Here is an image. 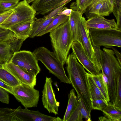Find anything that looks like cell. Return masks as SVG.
<instances>
[{"mask_svg": "<svg viewBox=\"0 0 121 121\" xmlns=\"http://www.w3.org/2000/svg\"><path fill=\"white\" fill-rule=\"evenodd\" d=\"M19 1V0H0V8L4 11L12 10Z\"/></svg>", "mask_w": 121, "mask_h": 121, "instance_id": "cell-31", "label": "cell"}, {"mask_svg": "<svg viewBox=\"0 0 121 121\" xmlns=\"http://www.w3.org/2000/svg\"><path fill=\"white\" fill-rule=\"evenodd\" d=\"M12 10L6 11L0 13V24L4 22L11 14Z\"/></svg>", "mask_w": 121, "mask_h": 121, "instance_id": "cell-36", "label": "cell"}, {"mask_svg": "<svg viewBox=\"0 0 121 121\" xmlns=\"http://www.w3.org/2000/svg\"><path fill=\"white\" fill-rule=\"evenodd\" d=\"M9 101V97L8 93L0 87V101L8 104Z\"/></svg>", "mask_w": 121, "mask_h": 121, "instance_id": "cell-34", "label": "cell"}, {"mask_svg": "<svg viewBox=\"0 0 121 121\" xmlns=\"http://www.w3.org/2000/svg\"><path fill=\"white\" fill-rule=\"evenodd\" d=\"M93 0H76L72 3L70 8L73 10L78 11L82 14L90 6Z\"/></svg>", "mask_w": 121, "mask_h": 121, "instance_id": "cell-27", "label": "cell"}, {"mask_svg": "<svg viewBox=\"0 0 121 121\" xmlns=\"http://www.w3.org/2000/svg\"><path fill=\"white\" fill-rule=\"evenodd\" d=\"M79 102L74 89H71L68 95V100L63 121H68L76 108Z\"/></svg>", "mask_w": 121, "mask_h": 121, "instance_id": "cell-22", "label": "cell"}, {"mask_svg": "<svg viewBox=\"0 0 121 121\" xmlns=\"http://www.w3.org/2000/svg\"><path fill=\"white\" fill-rule=\"evenodd\" d=\"M82 14L78 11L73 10L69 17V22L72 42L77 41L81 44L80 32V19Z\"/></svg>", "mask_w": 121, "mask_h": 121, "instance_id": "cell-17", "label": "cell"}, {"mask_svg": "<svg viewBox=\"0 0 121 121\" xmlns=\"http://www.w3.org/2000/svg\"><path fill=\"white\" fill-rule=\"evenodd\" d=\"M113 104L121 108V73L118 76L116 97Z\"/></svg>", "mask_w": 121, "mask_h": 121, "instance_id": "cell-33", "label": "cell"}, {"mask_svg": "<svg viewBox=\"0 0 121 121\" xmlns=\"http://www.w3.org/2000/svg\"><path fill=\"white\" fill-rule=\"evenodd\" d=\"M71 48L77 59L88 73L91 74H98L101 73V71L89 58L80 42L77 41L73 42Z\"/></svg>", "mask_w": 121, "mask_h": 121, "instance_id": "cell-12", "label": "cell"}, {"mask_svg": "<svg viewBox=\"0 0 121 121\" xmlns=\"http://www.w3.org/2000/svg\"><path fill=\"white\" fill-rule=\"evenodd\" d=\"M99 121H109L108 119L104 116H101L99 118Z\"/></svg>", "mask_w": 121, "mask_h": 121, "instance_id": "cell-41", "label": "cell"}, {"mask_svg": "<svg viewBox=\"0 0 121 121\" xmlns=\"http://www.w3.org/2000/svg\"><path fill=\"white\" fill-rule=\"evenodd\" d=\"M68 78L71 84L80 96L87 110L91 112L90 95L86 73L84 67L78 61L72 52L66 62Z\"/></svg>", "mask_w": 121, "mask_h": 121, "instance_id": "cell-1", "label": "cell"}, {"mask_svg": "<svg viewBox=\"0 0 121 121\" xmlns=\"http://www.w3.org/2000/svg\"><path fill=\"white\" fill-rule=\"evenodd\" d=\"M86 25L89 29L117 30L114 19H107L103 17L95 16L89 18L86 21Z\"/></svg>", "mask_w": 121, "mask_h": 121, "instance_id": "cell-15", "label": "cell"}, {"mask_svg": "<svg viewBox=\"0 0 121 121\" xmlns=\"http://www.w3.org/2000/svg\"><path fill=\"white\" fill-rule=\"evenodd\" d=\"M102 112L109 121H121V108L114 105L110 101Z\"/></svg>", "mask_w": 121, "mask_h": 121, "instance_id": "cell-21", "label": "cell"}, {"mask_svg": "<svg viewBox=\"0 0 121 121\" xmlns=\"http://www.w3.org/2000/svg\"><path fill=\"white\" fill-rule=\"evenodd\" d=\"M64 0H35L31 6L36 12L44 15L52 11L55 7Z\"/></svg>", "mask_w": 121, "mask_h": 121, "instance_id": "cell-16", "label": "cell"}, {"mask_svg": "<svg viewBox=\"0 0 121 121\" xmlns=\"http://www.w3.org/2000/svg\"><path fill=\"white\" fill-rule=\"evenodd\" d=\"M12 10L11 14L0 26L8 28L18 23L32 22L36 18V12L26 0L19 2Z\"/></svg>", "mask_w": 121, "mask_h": 121, "instance_id": "cell-5", "label": "cell"}, {"mask_svg": "<svg viewBox=\"0 0 121 121\" xmlns=\"http://www.w3.org/2000/svg\"><path fill=\"white\" fill-rule=\"evenodd\" d=\"M0 87L3 89L8 93L13 95V87L8 85L0 80Z\"/></svg>", "mask_w": 121, "mask_h": 121, "instance_id": "cell-38", "label": "cell"}, {"mask_svg": "<svg viewBox=\"0 0 121 121\" xmlns=\"http://www.w3.org/2000/svg\"><path fill=\"white\" fill-rule=\"evenodd\" d=\"M72 10V9H68L67 7L65 6L58 12L57 15H64L69 16Z\"/></svg>", "mask_w": 121, "mask_h": 121, "instance_id": "cell-37", "label": "cell"}, {"mask_svg": "<svg viewBox=\"0 0 121 121\" xmlns=\"http://www.w3.org/2000/svg\"><path fill=\"white\" fill-rule=\"evenodd\" d=\"M72 0H64L61 3L58 4V6H60L64 4L66 5Z\"/></svg>", "mask_w": 121, "mask_h": 121, "instance_id": "cell-40", "label": "cell"}, {"mask_svg": "<svg viewBox=\"0 0 121 121\" xmlns=\"http://www.w3.org/2000/svg\"><path fill=\"white\" fill-rule=\"evenodd\" d=\"M86 73L90 95V100L97 99H105L93 80L91 74L86 72Z\"/></svg>", "mask_w": 121, "mask_h": 121, "instance_id": "cell-25", "label": "cell"}, {"mask_svg": "<svg viewBox=\"0 0 121 121\" xmlns=\"http://www.w3.org/2000/svg\"><path fill=\"white\" fill-rule=\"evenodd\" d=\"M35 0H27V2L30 4L31 3H32Z\"/></svg>", "mask_w": 121, "mask_h": 121, "instance_id": "cell-43", "label": "cell"}, {"mask_svg": "<svg viewBox=\"0 0 121 121\" xmlns=\"http://www.w3.org/2000/svg\"><path fill=\"white\" fill-rule=\"evenodd\" d=\"M89 35L92 45L106 48L121 47V30H118L90 29Z\"/></svg>", "mask_w": 121, "mask_h": 121, "instance_id": "cell-4", "label": "cell"}, {"mask_svg": "<svg viewBox=\"0 0 121 121\" xmlns=\"http://www.w3.org/2000/svg\"><path fill=\"white\" fill-rule=\"evenodd\" d=\"M3 67L12 74L21 83L34 87L36 76L25 71L10 61L2 63Z\"/></svg>", "mask_w": 121, "mask_h": 121, "instance_id": "cell-11", "label": "cell"}, {"mask_svg": "<svg viewBox=\"0 0 121 121\" xmlns=\"http://www.w3.org/2000/svg\"><path fill=\"white\" fill-rule=\"evenodd\" d=\"M0 121H18L13 115L11 109L0 108Z\"/></svg>", "mask_w": 121, "mask_h": 121, "instance_id": "cell-29", "label": "cell"}, {"mask_svg": "<svg viewBox=\"0 0 121 121\" xmlns=\"http://www.w3.org/2000/svg\"><path fill=\"white\" fill-rule=\"evenodd\" d=\"M77 95L78 103L68 121H82L83 118L86 121H91V112L87 110L82 99L79 95Z\"/></svg>", "mask_w": 121, "mask_h": 121, "instance_id": "cell-19", "label": "cell"}, {"mask_svg": "<svg viewBox=\"0 0 121 121\" xmlns=\"http://www.w3.org/2000/svg\"><path fill=\"white\" fill-rule=\"evenodd\" d=\"M66 5L64 4L55 9L53 10L50 13L47 15H45L43 18L45 19H48L52 17H53L58 14V12L63 8L64 6H65Z\"/></svg>", "mask_w": 121, "mask_h": 121, "instance_id": "cell-35", "label": "cell"}, {"mask_svg": "<svg viewBox=\"0 0 121 121\" xmlns=\"http://www.w3.org/2000/svg\"><path fill=\"white\" fill-rule=\"evenodd\" d=\"M23 42L17 38L0 42V62L9 61L14 53L20 50Z\"/></svg>", "mask_w": 121, "mask_h": 121, "instance_id": "cell-13", "label": "cell"}, {"mask_svg": "<svg viewBox=\"0 0 121 121\" xmlns=\"http://www.w3.org/2000/svg\"><path fill=\"white\" fill-rule=\"evenodd\" d=\"M4 12V11L1 9L0 8V13H2L3 12Z\"/></svg>", "mask_w": 121, "mask_h": 121, "instance_id": "cell-44", "label": "cell"}, {"mask_svg": "<svg viewBox=\"0 0 121 121\" xmlns=\"http://www.w3.org/2000/svg\"><path fill=\"white\" fill-rule=\"evenodd\" d=\"M33 22L18 23L10 26L8 29L14 33L17 38L24 41L30 37Z\"/></svg>", "mask_w": 121, "mask_h": 121, "instance_id": "cell-18", "label": "cell"}, {"mask_svg": "<svg viewBox=\"0 0 121 121\" xmlns=\"http://www.w3.org/2000/svg\"><path fill=\"white\" fill-rule=\"evenodd\" d=\"M57 15V14L47 19L43 17L35 19L32 23L30 37L33 38L37 37L39 34L48 27Z\"/></svg>", "mask_w": 121, "mask_h": 121, "instance_id": "cell-20", "label": "cell"}, {"mask_svg": "<svg viewBox=\"0 0 121 121\" xmlns=\"http://www.w3.org/2000/svg\"><path fill=\"white\" fill-rule=\"evenodd\" d=\"M69 17L64 15H57L48 27L39 34L37 37L41 36L51 32L61 24L68 21Z\"/></svg>", "mask_w": 121, "mask_h": 121, "instance_id": "cell-24", "label": "cell"}, {"mask_svg": "<svg viewBox=\"0 0 121 121\" xmlns=\"http://www.w3.org/2000/svg\"><path fill=\"white\" fill-rule=\"evenodd\" d=\"M112 13L116 20L117 29L121 30V0H113Z\"/></svg>", "mask_w": 121, "mask_h": 121, "instance_id": "cell-28", "label": "cell"}, {"mask_svg": "<svg viewBox=\"0 0 121 121\" xmlns=\"http://www.w3.org/2000/svg\"><path fill=\"white\" fill-rule=\"evenodd\" d=\"M113 6V0H101L87 9L84 13L88 19L95 16H108L112 12Z\"/></svg>", "mask_w": 121, "mask_h": 121, "instance_id": "cell-14", "label": "cell"}, {"mask_svg": "<svg viewBox=\"0 0 121 121\" xmlns=\"http://www.w3.org/2000/svg\"><path fill=\"white\" fill-rule=\"evenodd\" d=\"M86 20L81 16L80 19V32L81 44L84 50L91 61L101 71V67L95 55L94 48L91 41L89 35V29L86 25Z\"/></svg>", "mask_w": 121, "mask_h": 121, "instance_id": "cell-10", "label": "cell"}, {"mask_svg": "<svg viewBox=\"0 0 121 121\" xmlns=\"http://www.w3.org/2000/svg\"><path fill=\"white\" fill-rule=\"evenodd\" d=\"M101 0H93L91 4L88 7L87 9L91 8L97 2Z\"/></svg>", "mask_w": 121, "mask_h": 121, "instance_id": "cell-42", "label": "cell"}, {"mask_svg": "<svg viewBox=\"0 0 121 121\" xmlns=\"http://www.w3.org/2000/svg\"><path fill=\"white\" fill-rule=\"evenodd\" d=\"M13 95L25 108L36 107L38 104L39 91L28 85L21 83L13 87Z\"/></svg>", "mask_w": 121, "mask_h": 121, "instance_id": "cell-7", "label": "cell"}, {"mask_svg": "<svg viewBox=\"0 0 121 121\" xmlns=\"http://www.w3.org/2000/svg\"><path fill=\"white\" fill-rule=\"evenodd\" d=\"M111 48H112L115 54L116 58L120 64H121V54L117 49L113 47H111Z\"/></svg>", "mask_w": 121, "mask_h": 121, "instance_id": "cell-39", "label": "cell"}, {"mask_svg": "<svg viewBox=\"0 0 121 121\" xmlns=\"http://www.w3.org/2000/svg\"><path fill=\"white\" fill-rule=\"evenodd\" d=\"M17 38L14 33L9 29L0 26V42Z\"/></svg>", "mask_w": 121, "mask_h": 121, "instance_id": "cell-30", "label": "cell"}, {"mask_svg": "<svg viewBox=\"0 0 121 121\" xmlns=\"http://www.w3.org/2000/svg\"><path fill=\"white\" fill-rule=\"evenodd\" d=\"M38 61H41L49 72L58 79L61 82L71 84L66 76L64 65L56 57L54 52L44 47H40L33 52Z\"/></svg>", "mask_w": 121, "mask_h": 121, "instance_id": "cell-3", "label": "cell"}, {"mask_svg": "<svg viewBox=\"0 0 121 121\" xmlns=\"http://www.w3.org/2000/svg\"><path fill=\"white\" fill-rule=\"evenodd\" d=\"M21 68L36 76L41 70L33 52L22 50L15 52L10 61Z\"/></svg>", "mask_w": 121, "mask_h": 121, "instance_id": "cell-6", "label": "cell"}, {"mask_svg": "<svg viewBox=\"0 0 121 121\" xmlns=\"http://www.w3.org/2000/svg\"><path fill=\"white\" fill-rule=\"evenodd\" d=\"M52 82L51 78L46 77L42 91V99L44 108L48 112L56 115L58 114L60 103L56 99L52 86Z\"/></svg>", "mask_w": 121, "mask_h": 121, "instance_id": "cell-9", "label": "cell"}, {"mask_svg": "<svg viewBox=\"0 0 121 121\" xmlns=\"http://www.w3.org/2000/svg\"><path fill=\"white\" fill-rule=\"evenodd\" d=\"M13 115L18 121H63L60 117H54L43 114L39 111L30 110L20 106L14 109H11Z\"/></svg>", "mask_w": 121, "mask_h": 121, "instance_id": "cell-8", "label": "cell"}, {"mask_svg": "<svg viewBox=\"0 0 121 121\" xmlns=\"http://www.w3.org/2000/svg\"><path fill=\"white\" fill-rule=\"evenodd\" d=\"M92 109L102 111L108 105V102L105 99H91Z\"/></svg>", "mask_w": 121, "mask_h": 121, "instance_id": "cell-32", "label": "cell"}, {"mask_svg": "<svg viewBox=\"0 0 121 121\" xmlns=\"http://www.w3.org/2000/svg\"><path fill=\"white\" fill-rule=\"evenodd\" d=\"M0 80L13 87L21 83L17 79L3 67L0 62Z\"/></svg>", "mask_w": 121, "mask_h": 121, "instance_id": "cell-23", "label": "cell"}, {"mask_svg": "<svg viewBox=\"0 0 121 121\" xmlns=\"http://www.w3.org/2000/svg\"><path fill=\"white\" fill-rule=\"evenodd\" d=\"M50 33L53 52L57 58L64 65L66 63L72 43L69 20Z\"/></svg>", "mask_w": 121, "mask_h": 121, "instance_id": "cell-2", "label": "cell"}, {"mask_svg": "<svg viewBox=\"0 0 121 121\" xmlns=\"http://www.w3.org/2000/svg\"><path fill=\"white\" fill-rule=\"evenodd\" d=\"M91 75L106 100L108 102H109L110 99L108 92V85L103 80L102 73L98 74H91Z\"/></svg>", "mask_w": 121, "mask_h": 121, "instance_id": "cell-26", "label": "cell"}]
</instances>
